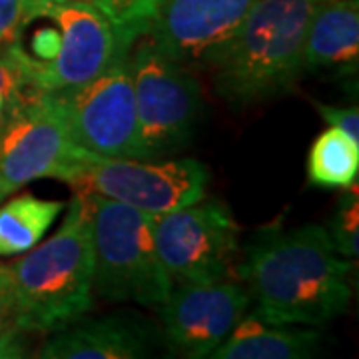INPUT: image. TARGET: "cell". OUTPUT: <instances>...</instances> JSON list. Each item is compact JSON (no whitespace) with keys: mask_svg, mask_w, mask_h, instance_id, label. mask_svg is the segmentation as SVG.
<instances>
[{"mask_svg":"<svg viewBox=\"0 0 359 359\" xmlns=\"http://www.w3.org/2000/svg\"><path fill=\"white\" fill-rule=\"evenodd\" d=\"M236 271L256 299L254 316L271 325L323 327L344 316L351 299L353 264L320 224L256 231Z\"/></svg>","mask_w":359,"mask_h":359,"instance_id":"obj_1","label":"cell"},{"mask_svg":"<svg viewBox=\"0 0 359 359\" xmlns=\"http://www.w3.org/2000/svg\"><path fill=\"white\" fill-rule=\"evenodd\" d=\"M327 0H257L204 60L222 100L250 106L294 88L309 25Z\"/></svg>","mask_w":359,"mask_h":359,"instance_id":"obj_2","label":"cell"},{"mask_svg":"<svg viewBox=\"0 0 359 359\" xmlns=\"http://www.w3.org/2000/svg\"><path fill=\"white\" fill-rule=\"evenodd\" d=\"M62 226L8 266L13 321L28 334L50 335L92 309L94 254L84 194L66 204Z\"/></svg>","mask_w":359,"mask_h":359,"instance_id":"obj_3","label":"cell"},{"mask_svg":"<svg viewBox=\"0 0 359 359\" xmlns=\"http://www.w3.org/2000/svg\"><path fill=\"white\" fill-rule=\"evenodd\" d=\"M84 198L92 228L94 290L110 302L160 308L174 280L156 250L152 214L96 194Z\"/></svg>","mask_w":359,"mask_h":359,"instance_id":"obj_4","label":"cell"},{"mask_svg":"<svg viewBox=\"0 0 359 359\" xmlns=\"http://www.w3.org/2000/svg\"><path fill=\"white\" fill-rule=\"evenodd\" d=\"M60 180L76 192L104 196L146 214H166L205 198L210 170L194 158L154 162L80 150Z\"/></svg>","mask_w":359,"mask_h":359,"instance_id":"obj_5","label":"cell"},{"mask_svg":"<svg viewBox=\"0 0 359 359\" xmlns=\"http://www.w3.org/2000/svg\"><path fill=\"white\" fill-rule=\"evenodd\" d=\"M138 134L146 158L166 156L192 138L202 110L198 80L186 66L156 48L148 39L134 42L128 56Z\"/></svg>","mask_w":359,"mask_h":359,"instance_id":"obj_6","label":"cell"},{"mask_svg":"<svg viewBox=\"0 0 359 359\" xmlns=\"http://www.w3.org/2000/svg\"><path fill=\"white\" fill-rule=\"evenodd\" d=\"M156 250L172 280L214 283L228 280L240 254V230L230 208L219 200H200L152 214Z\"/></svg>","mask_w":359,"mask_h":359,"instance_id":"obj_7","label":"cell"},{"mask_svg":"<svg viewBox=\"0 0 359 359\" xmlns=\"http://www.w3.org/2000/svg\"><path fill=\"white\" fill-rule=\"evenodd\" d=\"M78 152L58 96L26 94L0 124V202L34 180H60Z\"/></svg>","mask_w":359,"mask_h":359,"instance_id":"obj_8","label":"cell"},{"mask_svg":"<svg viewBox=\"0 0 359 359\" xmlns=\"http://www.w3.org/2000/svg\"><path fill=\"white\" fill-rule=\"evenodd\" d=\"M130 52L118 50L108 68L80 88L56 94L70 138L80 150L106 158L148 160L140 144Z\"/></svg>","mask_w":359,"mask_h":359,"instance_id":"obj_9","label":"cell"},{"mask_svg":"<svg viewBox=\"0 0 359 359\" xmlns=\"http://www.w3.org/2000/svg\"><path fill=\"white\" fill-rule=\"evenodd\" d=\"M252 295L230 280L180 283L158 308L162 341L172 355L210 358V353L244 320Z\"/></svg>","mask_w":359,"mask_h":359,"instance_id":"obj_10","label":"cell"},{"mask_svg":"<svg viewBox=\"0 0 359 359\" xmlns=\"http://www.w3.org/2000/svg\"><path fill=\"white\" fill-rule=\"evenodd\" d=\"M46 18L58 25L60 46L48 62L32 58V82L40 92L65 94L104 72L118 52L110 18L86 0H68Z\"/></svg>","mask_w":359,"mask_h":359,"instance_id":"obj_11","label":"cell"},{"mask_svg":"<svg viewBox=\"0 0 359 359\" xmlns=\"http://www.w3.org/2000/svg\"><path fill=\"white\" fill-rule=\"evenodd\" d=\"M257 0H166L144 34L162 54L204 62L242 25Z\"/></svg>","mask_w":359,"mask_h":359,"instance_id":"obj_12","label":"cell"},{"mask_svg":"<svg viewBox=\"0 0 359 359\" xmlns=\"http://www.w3.org/2000/svg\"><path fill=\"white\" fill-rule=\"evenodd\" d=\"M36 351L42 359H136L152 353L160 332L136 311L80 318L50 334Z\"/></svg>","mask_w":359,"mask_h":359,"instance_id":"obj_13","label":"cell"},{"mask_svg":"<svg viewBox=\"0 0 359 359\" xmlns=\"http://www.w3.org/2000/svg\"><path fill=\"white\" fill-rule=\"evenodd\" d=\"M359 62V0H327L309 25L302 72L351 76Z\"/></svg>","mask_w":359,"mask_h":359,"instance_id":"obj_14","label":"cell"},{"mask_svg":"<svg viewBox=\"0 0 359 359\" xmlns=\"http://www.w3.org/2000/svg\"><path fill=\"white\" fill-rule=\"evenodd\" d=\"M318 327L290 330L271 325L250 316L242 320L219 344L210 358L214 359H304L320 351Z\"/></svg>","mask_w":359,"mask_h":359,"instance_id":"obj_15","label":"cell"},{"mask_svg":"<svg viewBox=\"0 0 359 359\" xmlns=\"http://www.w3.org/2000/svg\"><path fill=\"white\" fill-rule=\"evenodd\" d=\"M65 208L62 200H42L32 194L0 205V257L22 256L39 245Z\"/></svg>","mask_w":359,"mask_h":359,"instance_id":"obj_16","label":"cell"},{"mask_svg":"<svg viewBox=\"0 0 359 359\" xmlns=\"http://www.w3.org/2000/svg\"><path fill=\"white\" fill-rule=\"evenodd\" d=\"M359 144L341 130L327 128L311 144L309 184L325 190H347L358 184Z\"/></svg>","mask_w":359,"mask_h":359,"instance_id":"obj_17","label":"cell"},{"mask_svg":"<svg viewBox=\"0 0 359 359\" xmlns=\"http://www.w3.org/2000/svg\"><path fill=\"white\" fill-rule=\"evenodd\" d=\"M166 0H110L108 18L114 26L118 50H132L152 26Z\"/></svg>","mask_w":359,"mask_h":359,"instance_id":"obj_18","label":"cell"},{"mask_svg":"<svg viewBox=\"0 0 359 359\" xmlns=\"http://www.w3.org/2000/svg\"><path fill=\"white\" fill-rule=\"evenodd\" d=\"M0 90L11 104L36 92L32 82V56L20 48L18 40L0 44Z\"/></svg>","mask_w":359,"mask_h":359,"instance_id":"obj_19","label":"cell"},{"mask_svg":"<svg viewBox=\"0 0 359 359\" xmlns=\"http://www.w3.org/2000/svg\"><path fill=\"white\" fill-rule=\"evenodd\" d=\"M327 233L334 242L335 250L346 257H358L359 254V202L358 186L347 188L339 208L327 226Z\"/></svg>","mask_w":359,"mask_h":359,"instance_id":"obj_20","label":"cell"},{"mask_svg":"<svg viewBox=\"0 0 359 359\" xmlns=\"http://www.w3.org/2000/svg\"><path fill=\"white\" fill-rule=\"evenodd\" d=\"M318 114L325 120L330 128L341 130L353 142L359 144V110L358 106H330V104L316 102Z\"/></svg>","mask_w":359,"mask_h":359,"instance_id":"obj_21","label":"cell"},{"mask_svg":"<svg viewBox=\"0 0 359 359\" xmlns=\"http://www.w3.org/2000/svg\"><path fill=\"white\" fill-rule=\"evenodd\" d=\"M25 28L20 0H0V44L14 42Z\"/></svg>","mask_w":359,"mask_h":359,"instance_id":"obj_22","label":"cell"},{"mask_svg":"<svg viewBox=\"0 0 359 359\" xmlns=\"http://www.w3.org/2000/svg\"><path fill=\"white\" fill-rule=\"evenodd\" d=\"M26 337L28 332L11 321L0 330V359H16L26 355Z\"/></svg>","mask_w":359,"mask_h":359,"instance_id":"obj_23","label":"cell"},{"mask_svg":"<svg viewBox=\"0 0 359 359\" xmlns=\"http://www.w3.org/2000/svg\"><path fill=\"white\" fill-rule=\"evenodd\" d=\"M58 46H60V32L52 28H42L32 39V52H34L32 58L39 62H48L56 56Z\"/></svg>","mask_w":359,"mask_h":359,"instance_id":"obj_24","label":"cell"},{"mask_svg":"<svg viewBox=\"0 0 359 359\" xmlns=\"http://www.w3.org/2000/svg\"><path fill=\"white\" fill-rule=\"evenodd\" d=\"M13 283L8 266L0 264V330H4L13 321Z\"/></svg>","mask_w":359,"mask_h":359,"instance_id":"obj_25","label":"cell"},{"mask_svg":"<svg viewBox=\"0 0 359 359\" xmlns=\"http://www.w3.org/2000/svg\"><path fill=\"white\" fill-rule=\"evenodd\" d=\"M68 0H20L22 4V22L25 26L36 18H46L52 8L65 4Z\"/></svg>","mask_w":359,"mask_h":359,"instance_id":"obj_26","label":"cell"},{"mask_svg":"<svg viewBox=\"0 0 359 359\" xmlns=\"http://www.w3.org/2000/svg\"><path fill=\"white\" fill-rule=\"evenodd\" d=\"M13 104L8 102V98L4 96V92L0 90V124H2V120H4V116L8 112V108H11Z\"/></svg>","mask_w":359,"mask_h":359,"instance_id":"obj_27","label":"cell"},{"mask_svg":"<svg viewBox=\"0 0 359 359\" xmlns=\"http://www.w3.org/2000/svg\"><path fill=\"white\" fill-rule=\"evenodd\" d=\"M86 2L94 4V6H98L106 16H108V13H110V0H86Z\"/></svg>","mask_w":359,"mask_h":359,"instance_id":"obj_28","label":"cell"}]
</instances>
